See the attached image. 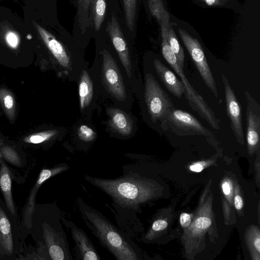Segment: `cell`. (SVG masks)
I'll use <instances>...</instances> for the list:
<instances>
[{"label": "cell", "mask_w": 260, "mask_h": 260, "mask_svg": "<svg viewBox=\"0 0 260 260\" xmlns=\"http://www.w3.org/2000/svg\"><path fill=\"white\" fill-rule=\"evenodd\" d=\"M122 170V175L115 178L88 174L84 178L110 198L112 203L106 206L113 214L118 226L134 238L142 229L137 214L141 212V205L152 197V187L139 163L125 165Z\"/></svg>", "instance_id": "6da1fadb"}, {"label": "cell", "mask_w": 260, "mask_h": 260, "mask_svg": "<svg viewBox=\"0 0 260 260\" xmlns=\"http://www.w3.org/2000/svg\"><path fill=\"white\" fill-rule=\"evenodd\" d=\"M76 204L87 228L117 260H140L142 252L128 233L112 223L101 212L78 197Z\"/></svg>", "instance_id": "7a4b0ae2"}, {"label": "cell", "mask_w": 260, "mask_h": 260, "mask_svg": "<svg viewBox=\"0 0 260 260\" xmlns=\"http://www.w3.org/2000/svg\"><path fill=\"white\" fill-rule=\"evenodd\" d=\"M161 51L162 55L180 78L183 83L185 91L186 99L191 109L198 114L214 129H220V122L216 117L215 113L205 101L203 98L193 88L185 77L183 70L179 66L177 58L171 48L168 40V25L165 23L161 25Z\"/></svg>", "instance_id": "3957f363"}, {"label": "cell", "mask_w": 260, "mask_h": 260, "mask_svg": "<svg viewBox=\"0 0 260 260\" xmlns=\"http://www.w3.org/2000/svg\"><path fill=\"white\" fill-rule=\"evenodd\" d=\"M62 214L55 205L47 207L42 222L43 237L53 260H73L67 235L61 225Z\"/></svg>", "instance_id": "277c9868"}, {"label": "cell", "mask_w": 260, "mask_h": 260, "mask_svg": "<svg viewBox=\"0 0 260 260\" xmlns=\"http://www.w3.org/2000/svg\"><path fill=\"white\" fill-rule=\"evenodd\" d=\"M160 122L162 129L178 136H212L213 134L192 114L175 108L169 110Z\"/></svg>", "instance_id": "5b68a950"}, {"label": "cell", "mask_w": 260, "mask_h": 260, "mask_svg": "<svg viewBox=\"0 0 260 260\" xmlns=\"http://www.w3.org/2000/svg\"><path fill=\"white\" fill-rule=\"evenodd\" d=\"M145 101L151 120L156 123L175 108L171 99L151 74L145 75Z\"/></svg>", "instance_id": "8992f818"}, {"label": "cell", "mask_w": 260, "mask_h": 260, "mask_svg": "<svg viewBox=\"0 0 260 260\" xmlns=\"http://www.w3.org/2000/svg\"><path fill=\"white\" fill-rule=\"evenodd\" d=\"M102 53V77L104 87L114 99L123 102L127 100V91L117 62L107 50H104Z\"/></svg>", "instance_id": "52a82bcc"}, {"label": "cell", "mask_w": 260, "mask_h": 260, "mask_svg": "<svg viewBox=\"0 0 260 260\" xmlns=\"http://www.w3.org/2000/svg\"><path fill=\"white\" fill-rule=\"evenodd\" d=\"M178 31L203 80L213 94L218 97L216 82L200 43L197 39L192 37L184 30L179 28Z\"/></svg>", "instance_id": "ba28073f"}, {"label": "cell", "mask_w": 260, "mask_h": 260, "mask_svg": "<svg viewBox=\"0 0 260 260\" xmlns=\"http://www.w3.org/2000/svg\"><path fill=\"white\" fill-rule=\"evenodd\" d=\"M244 95L246 105V140L249 150L252 152L259 144L260 106L247 91H244Z\"/></svg>", "instance_id": "9c48e42d"}, {"label": "cell", "mask_w": 260, "mask_h": 260, "mask_svg": "<svg viewBox=\"0 0 260 260\" xmlns=\"http://www.w3.org/2000/svg\"><path fill=\"white\" fill-rule=\"evenodd\" d=\"M61 221L70 229L74 241L75 254L78 260H100L101 257L88 235L72 220L62 216Z\"/></svg>", "instance_id": "30bf717a"}, {"label": "cell", "mask_w": 260, "mask_h": 260, "mask_svg": "<svg viewBox=\"0 0 260 260\" xmlns=\"http://www.w3.org/2000/svg\"><path fill=\"white\" fill-rule=\"evenodd\" d=\"M224 86L226 114L231 121V127L237 141L244 143L241 107L235 93L227 78L222 75Z\"/></svg>", "instance_id": "8fae6325"}, {"label": "cell", "mask_w": 260, "mask_h": 260, "mask_svg": "<svg viewBox=\"0 0 260 260\" xmlns=\"http://www.w3.org/2000/svg\"><path fill=\"white\" fill-rule=\"evenodd\" d=\"M106 30L109 35L113 45L117 51L120 62L129 78L132 75V64L128 48L116 18L113 14L108 22Z\"/></svg>", "instance_id": "7c38bea8"}, {"label": "cell", "mask_w": 260, "mask_h": 260, "mask_svg": "<svg viewBox=\"0 0 260 260\" xmlns=\"http://www.w3.org/2000/svg\"><path fill=\"white\" fill-rule=\"evenodd\" d=\"M70 168V166L69 165L60 163L52 168L44 169L41 171L29 194L28 202L25 212V221H29L30 219V215L34 208L36 195L41 185L49 178L66 172Z\"/></svg>", "instance_id": "4fadbf2b"}, {"label": "cell", "mask_w": 260, "mask_h": 260, "mask_svg": "<svg viewBox=\"0 0 260 260\" xmlns=\"http://www.w3.org/2000/svg\"><path fill=\"white\" fill-rule=\"evenodd\" d=\"M153 64L156 73L166 88L174 96L181 99L185 92L184 85L181 80L168 69L161 61L155 59Z\"/></svg>", "instance_id": "5bb4252c"}, {"label": "cell", "mask_w": 260, "mask_h": 260, "mask_svg": "<svg viewBox=\"0 0 260 260\" xmlns=\"http://www.w3.org/2000/svg\"><path fill=\"white\" fill-rule=\"evenodd\" d=\"M36 26L42 40L60 65L66 70H70L72 62L62 45L45 28L37 24Z\"/></svg>", "instance_id": "9a60e30c"}, {"label": "cell", "mask_w": 260, "mask_h": 260, "mask_svg": "<svg viewBox=\"0 0 260 260\" xmlns=\"http://www.w3.org/2000/svg\"><path fill=\"white\" fill-rule=\"evenodd\" d=\"M109 125L122 136H129L133 132L134 125L130 116L124 111L115 108L108 109Z\"/></svg>", "instance_id": "2e32d148"}, {"label": "cell", "mask_w": 260, "mask_h": 260, "mask_svg": "<svg viewBox=\"0 0 260 260\" xmlns=\"http://www.w3.org/2000/svg\"><path fill=\"white\" fill-rule=\"evenodd\" d=\"M14 242L11 222L0 206V249L11 256L14 252Z\"/></svg>", "instance_id": "e0dca14e"}, {"label": "cell", "mask_w": 260, "mask_h": 260, "mask_svg": "<svg viewBox=\"0 0 260 260\" xmlns=\"http://www.w3.org/2000/svg\"><path fill=\"white\" fill-rule=\"evenodd\" d=\"M78 91L80 109L84 111L91 104L94 92L92 81L88 72L84 69L80 74Z\"/></svg>", "instance_id": "ac0fdd59"}, {"label": "cell", "mask_w": 260, "mask_h": 260, "mask_svg": "<svg viewBox=\"0 0 260 260\" xmlns=\"http://www.w3.org/2000/svg\"><path fill=\"white\" fill-rule=\"evenodd\" d=\"M0 187L4 196L7 207L11 214L15 215V210L12 194V180L6 166L2 165L0 171Z\"/></svg>", "instance_id": "d6986e66"}, {"label": "cell", "mask_w": 260, "mask_h": 260, "mask_svg": "<svg viewBox=\"0 0 260 260\" xmlns=\"http://www.w3.org/2000/svg\"><path fill=\"white\" fill-rule=\"evenodd\" d=\"M90 7L94 29L99 30L105 18L106 9V0H90Z\"/></svg>", "instance_id": "ffe728a7"}, {"label": "cell", "mask_w": 260, "mask_h": 260, "mask_svg": "<svg viewBox=\"0 0 260 260\" xmlns=\"http://www.w3.org/2000/svg\"><path fill=\"white\" fill-rule=\"evenodd\" d=\"M168 40L171 48L178 60L179 66L183 69L185 58L184 51L171 23H169L168 27Z\"/></svg>", "instance_id": "44dd1931"}, {"label": "cell", "mask_w": 260, "mask_h": 260, "mask_svg": "<svg viewBox=\"0 0 260 260\" xmlns=\"http://www.w3.org/2000/svg\"><path fill=\"white\" fill-rule=\"evenodd\" d=\"M125 20L127 26L133 30L136 13L137 0H123Z\"/></svg>", "instance_id": "7402d4cb"}, {"label": "cell", "mask_w": 260, "mask_h": 260, "mask_svg": "<svg viewBox=\"0 0 260 260\" xmlns=\"http://www.w3.org/2000/svg\"><path fill=\"white\" fill-rule=\"evenodd\" d=\"M77 134L79 139L84 142H91L96 137V133L93 129L85 124L79 126Z\"/></svg>", "instance_id": "603a6c76"}, {"label": "cell", "mask_w": 260, "mask_h": 260, "mask_svg": "<svg viewBox=\"0 0 260 260\" xmlns=\"http://www.w3.org/2000/svg\"><path fill=\"white\" fill-rule=\"evenodd\" d=\"M90 0H78L79 15L80 23L84 26L88 17Z\"/></svg>", "instance_id": "cb8c5ba5"}, {"label": "cell", "mask_w": 260, "mask_h": 260, "mask_svg": "<svg viewBox=\"0 0 260 260\" xmlns=\"http://www.w3.org/2000/svg\"><path fill=\"white\" fill-rule=\"evenodd\" d=\"M55 133V131H51L47 132L42 135L32 136L30 137V141L31 142L35 144L40 143L49 139L50 137L54 136Z\"/></svg>", "instance_id": "d4e9b609"}, {"label": "cell", "mask_w": 260, "mask_h": 260, "mask_svg": "<svg viewBox=\"0 0 260 260\" xmlns=\"http://www.w3.org/2000/svg\"><path fill=\"white\" fill-rule=\"evenodd\" d=\"M211 224L210 218L205 216L198 218L194 223L196 228L202 230L207 229Z\"/></svg>", "instance_id": "484cf974"}, {"label": "cell", "mask_w": 260, "mask_h": 260, "mask_svg": "<svg viewBox=\"0 0 260 260\" xmlns=\"http://www.w3.org/2000/svg\"><path fill=\"white\" fill-rule=\"evenodd\" d=\"M168 226L167 221L163 219L154 220L151 226V230L153 232H158L165 229Z\"/></svg>", "instance_id": "4316f807"}, {"label": "cell", "mask_w": 260, "mask_h": 260, "mask_svg": "<svg viewBox=\"0 0 260 260\" xmlns=\"http://www.w3.org/2000/svg\"><path fill=\"white\" fill-rule=\"evenodd\" d=\"M190 215L186 213H183L180 217V222L182 226L186 228L190 224Z\"/></svg>", "instance_id": "83f0119b"}, {"label": "cell", "mask_w": 260, "mask_h": 260, "mask_svg": "<svg viewBox=\"0 0 260 260\" xmlns=\"http://www.w3.org/2000/svg\"><path fill=\"white\" fill-rule=\"evenodd\" d=\"M6 39L10 46L15 47L17 45L18 38L16 35L13 32H8L7 35Z\"/></svg>", "instance_id": "f1b7e54d"}, {"label": "cell", "mask_w": 260, "mask_h": 260, "mask_svg": "<svg viewBox=\"0 0 260 260\" xmlns=\"http://www.w3.org/2000/svg\"><path fill=\"white\" fill-rule=\"evenodd\" d=\"M234 205L237 210H240L243 206V201L240 195H236L234 198Z\"/></svg>", "instance_id": "f546056e"}, {"label": "cell", "mask_w": 260, "mask_h": 260, "mask_svg": "<svg viewBox=\"0 0 260 260\" xmlns=\"http://www.w3.org/2000/svg\"><path fill=\"white\" fill-rule=\"evenodd\" d=\"M4 104L6 107L11 109L13 106V100L11 95H7L4 99Z\"/></svg>", "instance_id": "4dcf8cb0"}, {"label": "cell", "mask_w": 260, "mask_h": 260, "mask_svg": "<svg viewBox=\"0 0 260 260\" xmlns=\"http://www.w3.org/2000/svg\"><path fill=\"white\" fill-rule=\"evenodd\" d=\"M202 2L204 4L209 6H215L216 5H220L221 4L220 0H199Z\"/></svg>", "instance_id": "1f68e13d"}, {"label": "cell", "mask_w": 260, "mask_h": 260, "mask_svg": "<svg viewBox=\"0 0 260 260\" xmlns=\"http://www.w3.org/2000/svg\"><path fill=\"white\" fill-rule=\"evenodd\" d=\"M191 171L195 172H200L203 169V165L201 163H196L189 167Z\"/></svg>", "instance_id": "d6a6232c"}, {"label": "cell", "mask_w": 260, "mask_h": 260, "mask_svg": "<svg viewBox=\"0 0 260 260\" xmlns=\"http://www.w3.org/2000/svg\"><path fill=\"white\" fill-rule=\"evenodd\" d=\"M223 192L225 195H229L231 193V186L228 182H224L222 185Z\"/></svg>", "instance_id": "836d02e7"}, {"label": "cell", "mask_w": 260, "mask_h": 260, "mask_svg": "<svg viewBox=\"0 0 260 260\" xmlns=\"http://www.w3.org/2000/svg\"><path fill=\"white\" fill-rule=\"evenodd\" d=\"M254 246L256 250L259 252H260V238L258 237L256 238L253 242Z\"/></svg>", "instance_id": "e575fe53"}, {"label": "cell", "mask_w": 260, "mask_h": 260, "mask_svg": "<svg viewBox=\"0 0 260 260\" xmlns=\"http://www.w3.org/2000/svg\"><path fill=\"white\" fill-rule=\"evenodd\" d=\"M0 157H1V153H0Z\"/></svg>", "instance_id": "d590c367"}]
</instances>
